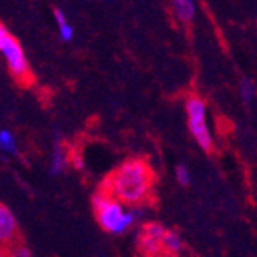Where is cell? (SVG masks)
<instances>
[{
	"label": "cell",
	"mask_w": 257,
	"mask_h": 257,
	"mask_svg": "<svg viewBox=\"0 0 257 257\" xmlns=\"http://www.w3.org/2000/svg\"><path fill=\"white\" fill-rule=\"evenodd\" d=\"M156 173L145 157H131L100 182L97 193L126 206L150 205L154 197Z\"/></svg>",
	"instance_id": "6da1fadb"
},
{
	"label": "cell",
	"mask_w": 257,
	"mask_h": 257,
	"mask_svg": "<svg viewBox=\"0 0 257 257\" xmlns=\"http://www.w3.org/2000/svg\"><path fill=\"white\" fill-rule=\"evenodd\" d=\"M0 53L5 56L8 69L17 85L30 88L36 83V76L30 66V62L23 53L20 42L13 34H8L0 42Z\"/></svg>",
	"instance_id": "7a4b0ae2"
},
{
	"label": "cell",
	"mask_w": 257,
	"mask_h": 257,
	"mask_svg": "<svg viewBox=\"0 0 257 257\" xmlns=\"http://www.w3.org/2000/svg\"><path fill=\"white\" fill-rule=\"evenodd\" d=\"M92 211L100 228L108 232H120L133 222V217L123 213L119 202L100 193L92 196Z\"/></svg>",
	"instance_id": "3957f363"
},
{
	"label": "cell",
	"mask_w": 257,
	"mask_h": 257,
	"mask_svg": "<svg viewBox=\"0 0 257 257\" xmlns=\"http://www.w3.org/2000/svg\"><path fill=\"white\" fill-rule=\"evenodd\" d=\"M186 115H188V128L199 144V147L205 151L213 150V137L206 125V105L202 97L197 94H191L186 97L185 102Z\"/></svg>",
	"instance_id": "277c9868"
},
{
	"label": "cell",
	"mask_w": 257,
	"mask_h": 257,
	"mask_svg": "<svg viewBox=\"0 0 257 257\" xmlns=\"http://www.w3.org/2000/svg\"><path fill=\"white\" fill-rule=\"evenodd\" d=\"M167 228L159 222H148L139 231L137 249L142 257H170L163 246Z\"/></svg>",
	"instance_id": "5b68a950"
},
{
	"label": "cell",
	"mask_w": 257,
	"mask_h": 257,
	"mask_svg": "<svg viewBox=\"0 0 257 257\" xmlns=\"http://www.w3.org/2000/svg\"><path fill=\"white\" fill-rule=\"evenodd\" d=\"M23 242L25 240H23L17 219L10 211V208L0 202V248L11 249Z\"/></svg>",
	"instance_id": "8992f818"
},
{
	"label": "cell",
	"mask_w": 257,
	"mask_h": 257,
	"mask_svg": "<svg viewBox=\"0 0 257 257\" xmlns=\"http://www.w3.org/2000/svg\"><path fill=\"white\" fill-rule=\"evenodd\" d=\"M171 5H173L174 16L182 23H190L194 19L196 5H194V2H191V0H174Z\"/></svg>",
	"instance_id": "52a82bcc"
},
{
	"label": "cell",
	"mask_w": 257,
	"mask_h": 257,
	"mask_svg": "<svg viewBox=\"0 0 257 257\" xmlns=\"http://www.w3.org/2000/svg\"><path fill=\"white\" fill-rule=\"evenodd\" d=\"M255 92H257V89H255V85H254L252 80H249V79L240 80V83H239V94H240L243 102L249 103L251 100H254Z\"/></svg>",
	"instance_id": "ba28073f"
},
{
	"label": "cell",
	"mask_w": 257,
	"mask_h": 257,
	"mask_svg": "<svg viewBox=\"0 0 257 257\" xmlns=\"http://www.w3.org/2000/svg\"><path fill=\"white\" fill-rule=\"evenodd\" d=\"M54 16H56V20H57V25H59V28H60L62 39L69 40V39H71V36H73V30H71V27L68 25L65 14H63L60 10H54Z\"/></svg>",
	"instance_id": "9c48e42d"
},
{
	"label": "cell",
	"mask_w": 257,
	"mask_h": 257,
	"mask_svg": "<svg viewBox=\"0 0 257 257\" xmlns=\"http://www.w3.org/2000/svg\"><path fill=\"white\" fill-rule=\"evenodd\" d=\"M176 179H177V182H179L182 186H188L190 182H191V176H190L188 168L183 167V165H179L177 170H176Z\"/></svg>",
	"instance_id": "30bf717a"
},
{
	"label": "cell",
	"mask_w": 257,
	"mask_h": 257,
	"mask_svg": "<svg viewBox=\"0 0 257 257\" xmlns=\"http://www.w3.org/2000/svg\"><path fill=\"white\" fill-rule=\"evenodd\" d=\"M8 251H10V255H11V257H31V252H30V249L27 248L25 242H23V243H19V245H16V246H13V248L8 249Z\"/></svg>",
	"instance_id": "8fae6325"
},
{
	"label": "cell",
	"mask_w": 257,
	"mask_h": 257,
	"mask_svg": "<svg viewBox=\"0 0 257 257\" xmlns=\"http://www.w3.org/2000/svg\"><path fill=\"white\" fill-rule=\"evenodd\" d=\"M13 144H14V140H13V137L8 133H2V134H0V147H4V148H13L11 147Z\"/></svg>",
	"instance_id": "7c38bea8"
},
{
	"label": "cell",
	"mask_w": 257,
	"mask_h": 257,
	"mask_svg": "<svg viewBox=\"0 0 257 257\" xmlns=\"http://www.w3.org/2000/svg\"><path fill=\"white\" fill-rule=\"evenodd\" d=\"M8 34H11V33H10V31L7 30V27L4 25V22L0 20V42H2V40H4V39H5V37L8 36Z\"/></svg>",
	"instance_id": "4fadbf2b"
},
{
	"label": "cell",
	"mask_w": 257,
	"mask_h": 257,
	"mask_svg": "<svg viewBox=\"0 0 257 257\" xmlns=\"http://www.w3.org/2000/svg\"><path fill=\"white\" fill-rule=\"evenodd\" d=\"M0 257H11L10 251L7 248H0Z\"/></svg>",
	"instance_id": "5bb4252c"
}]
</instances>
